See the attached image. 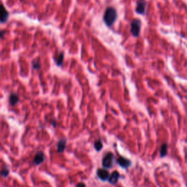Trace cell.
I'll use <instances>...</instances> for the list:
<instances>
[{
  "label": "cell",
  "instance_id": "cell-1",
  "mask_svg": "<svg viewBox=\"0 0 187 187\" xmlns=\"http://www.w3.org/2000/svg\"><path fill=\"white\" fill-rule=\"evenodd\" d=\"M117 19V12L115 8L109 7L106 9L104 13L103 20L108 26H111L115 23Z\"/></svg>",
  "mask_w": 187,
  "mask_h": 187
},
{
  "label": "cell",
  "instance_id": "cell-2",
  "mask_svg": "<svg viewBox=\"0 0 187 187\" xmlns=\"http://www.w3.org/2000/svg\"><path fill=\"white\" fill-rule=\"evenodd\" d=\"M113 159L114 156L112 153H111V152L107 153L104 156L102 162V166L104 167V168L109 169L111 168V167H112L113 164Z\"/></svg>",
  "mask_w": 187,
  "mask_h": 187
},
{
  "label": "cell",
  "instance_id": "cell-3",
  "mask_svg": "<svg viewBox=\"0 0 187 187\" xmlns=\"http://www.w3.org/2000/svg\"><path fill=\"white\" fill-rule=\"evenodd\" d=\"M141 22L138 19H135L131 24V33L134 37H138L140 32Z\"/></svg>",
  "mask_w": 187,
  "mask_h": 187
},
{
  "label": "cell",
  "instance_id": "cell-4",
  "mask_svg": "<svg viewBox=\"0 0 187 187\" xmlns=\"http://www.w3.org/2000/svg\"><path fill=\"white\" fill-rule=\"evenodd\" d=\"M96 175H97L98 178L102 181H105L106 180L109 179L110 176H111L108 170L105 168L98 169L97 171H96Z\"/></svg>",
  "mask_w": 187,
  "mask_h": 187
},
{
  "label": "cell",
  "instance_id": "cell-5",
  "mask_svg": "<svg viewBox=\"0 0 187 187\" xmlns=\"http://www.w3.org/2000/svg\"><path fill=\"white\" fill-rule=\"evenodd\" d=\"M146 1L145 0H138L137 1V6L135 11L138 13V14L143 15L145 14L146 12Z\"/></svg>",
  "mask_w": 187,
  "mask_h": 187
},
{
  "label": "cell",
  "instance_id": "cell-6",
  "mask_svg": "<svg viewBox=\"0 0 187 187\" xmlns=\"http://www.w3.org/2000/svg\"><path fill=\"white\" fill-rule=\"evenodd\" d=\"M45 159H46V156H45L44 153L42 151H38L34 156V159H33V163L36 165H39V164L43 163Z\"/></svg>",
  "mask_w": 187,
  "mask_h": 187
},
{
  "label": "cell",
  "instance_id": "cell-7",
  "mask_svg": "<svg viewBox=\"0 0 187 187\" xmlns=\"http://www.w3.org/2000/svg\"><path fill=\"white\" fill-rule=\"evenodd\" d=\"M117 163L119 166L122 167V168L126 169L129 167H130L132 162L129 159H126L125 157H122V156H119L117 159Z\"/></svg>",
  "mask_w": 187,
  "mask_h": 187
},
{
  "label": "cell",
  "instance_id": "cell-8",
  "mask_svg": "<svg viewBox=\"0 0 187 187\" xmlns=\"http://www.w3.org/2000/svg\"><path fill=\"white\" fill-rule=\"evenodd\" d=\"M119 177H120V174L118 171H114L111 173V175L110 176L109 179H108V181L112 185H116L118 181Z\"/></svg>",
  "mask_w": 187,
  "mask_h": 187
},
{
  "label": "cell",
  "instance_id": "cell-9",
  "mask_svg": "<svg viewBox=\"0 0 187 187\" xmlns=\"http://www.w3.org/2000/svg\"><path fill=\"white\" fill-rule=\"evenodd\" d=\"M66 144H67V140L66 139L60 140L56 144L57 152H59V153H62V152L64 151V149H65Z\"/></svg>",
  "mask_w": 187,
  "mask_h": 187
},
{
  "label": "cell",
  "instance_id": "cell-10",
  "mask_svg": "<svg viewBox=\"0 0 187 187\" xmlns=\"http://www.w3.org/2000/svg\"><path fill=\"white\" fill-rule=\"evenodd\" d=\"M9 17V13L7 10L4 8V5L1 4V23H4L7 21V19Z\"/></svg>",
  "mask_w": 187,
  "mask_h": 187
},
{
  "label": "cell",
  "instance_id": "cell-11",
  "mask_svg": "<svg viewBox=\"0 0 187 187\" xmlns=\"http://www.w3.org/2000/svg\"><path fill=\"white\" fill-rule=\"evenodd\" d=\"M19 101V97L16 93H12L10 94V97H9V102L11 105H16L18 103V102Z\"/></svg>",
  "mask_w": 187,
  "mask_h": 187
},
{
  "label": "cell",
  "instance_id": "cell-12",
  "mask_svg": "<svg viewBox=\"0 0 187 187\" xmlns=\"http://www.w3.org/2000/svg\"><path fill=\"white\" fill-rule=\"evenodd\" d=\"M94 148L96 151H100L103 148V144H102V142L100 140H97L94 143Z\"/></svg>",
  "mask_w": 187,
  "mask_h": 187
},
{
  "label": "cell",
  "instance_id": "cell-13",
  "mask_svg": "<svg viewBox=\"0 0 187 187\" xmlns=\"http://www.w3.org/2000/svg\"><path fill=\"white\" fill-rule=\"evenodd\" d=\"M167 143H164V144L162 145L160 148V156L162 157H164L167 155Z\"/></svg>",
  "mask_w": 187,
  "mask_h": 187
},
{
  "label": "cell",
  "instance_id": "cell-14",
  "mask_svg": "<svg viewBox=\"0 0 187 187\" xmlns=\"http://www.w3.org/2000/svg\"><path fill=\"white\" fill-rule=\"evenodd\" d=\"M63 60H64V54H63V52H61L59 54L58 57H57L56 60L57 65L61 66L63 63Z\"/></svg>",
  "mask_w": 187,
  "mask_h": 187
},
{
  "label": "cell",
  "instance_id": "cell-15",
  "mask_svg": "<svg viewBox=\"0 0 187 187\" xmlns=\"http://www.w3.org/2000/svg\"><path fill=\"white\" fill-rule=\"evenodd\" d=\"M9 173H10V171H9V170L7 167H3L2 170H1V176H2V177H7V176L9 175Z\"/></svg>",
  "mask_w": 187,
  "mask_h": 187
},
{
  "label": "cell",
  "instance_id": "cell-16",
  "mask_svg": "<svg viewBox=\"0 0 187 187\" xmlns=\"http://www.w3.org/2000/svg\"><path fill=\"white\" fill-rule=\"evenodd\" d=\"M33 64V68L35 69V70H39L40 68V62L38 61V60H34L32 62Z\"/></svg>",
  "mask_w": 187,
  "mask_h": 187
},
{
  "label": "cell",
  "instance_id": "cell-17",
  "mask_svg": "<svg viewBox=\"0 0 187 187\" xmlns=\"http://www.w3.org/2000/svg\"><path fill=\"white\" fill-rule=\"evenodd\" d=\"M76 187H86L84 183H79L76 185Z\"/></svg>",
  "mask_w": 187,
  "mask_h": 187
}]
</instances>
